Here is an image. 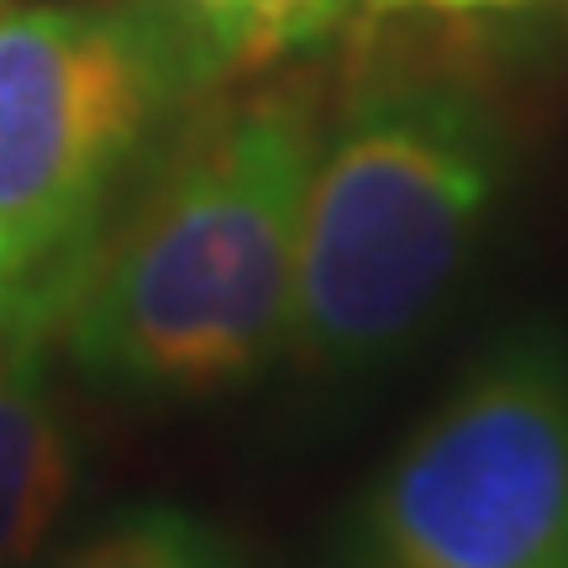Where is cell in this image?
I'll use <instances>...</instances> for the list:
<instances>
[{
    "label": "cell",
    "instance_id": "cell-1",
    "mask_svg": "<svg viewBox=\"0 0 568 568\" xmlns=\"http://www.w3.org/2000/svg\"><path fill=\"white\" fill-rule=\"evenodd\" d=\"M316 101L301 80L211 105L63 305L84 374L138 395H211L290 343Z\"/></svg>",
    "mask_w": 568,
    "mask_h": 568
},
{
    "label": "cell",
    "instance_id": "cell-2",
    "mask_svg": "<svg viewBox=\"0 0 568 568\" xmlns=\"http://www.w3.org/2000/svg\"><path fill=\"white\" fill-rule=\"evenodd\" d=\"M516 174V116L458 59L368 63L316 132L290 347L322 374L406 347L468 268Z\"/></svg>",
    "mask_w": 568,
    "mask_h": 568
},
{
    "label": "cell",
    "instance_id": "cell-3",
    "mask_svg": "<svg viewBox=\"0 0 568 568\" xmlns=\"http://www.w3.org/2000/svg\"><path fill=\"white\" fill-rule=\"evenodd\" d=\"M195 80V53L148 6L0 17V322H59L132 159Z\"/></svg>",
    "mask_w": 568,
    "mask_h": 568
},
{
    "label": "cell",
    "instance_id": "cell-4",
    "mask_svg": "<svg viewBox=\"0 0 568 568\" xmlns=\"http://www.w3.org/2000/svg\"><path fill=\"white\" fill-rule=\"evenodd\" d=\"M347 568H568V337L506 332L347 531Z\"/></svg>",
    "mask_w": 568,
    "mask_h": 568
},
{
    "label": "cell",
    "instance_id": "cell-5",
    "mask_svg": "<svg viewBox=\"0 0 568 568\" xmlns=\"http://www.w3.org/2000/svg\"><path fill=\"white\" fill-rule=\"evenodd\" d=\"M69 479L74 453L48 395L42 326L0 322V568H32Z\"/></svg>",
    "mask_w": 568,
    "mask_h": 568
},
{
    "label": "cell",
    "instance_id": "cell-6",
    "mask_svg": "<svg viewBox=\"0 0 568 568\" xmlns=\"http://www.w3.org/2000/svg\"><path fill=\"white\" fill-rule=\"evenodd\" d=\"M195 53L201 74H247L295 59L347 17L353 0H142Z\"/></svg>",
    "mask_w": 568,
    "mask_h": 568
},
{
    "label": "cell",
    "instance_id": "cell-7",
    "mask_svg": "<svg viewBox=\"0 0 568 568\" xmlns=\"http://www.w3.org/2000/svg\"><path fill=\"white\" fill-rule=\"evenodd\" d=\"M42 568H243V558L211 521L190 510L138 506L111 516Z\"/></svg>",
    "mask_w": 568,
    "mask_h": 568
},
{
    "label": "cell",
    "instance_id": "cell-8",
    "mask_svg": "<svg viewBox=\"0 0 568 568\" xmlns=\"http://www.w3.org/2000/svg\"><path fill=\"white\" fill-rule=\"evenodd\" d=\"M364 17L395 21V17H432V21H458V17H489V11H516L531 0H358Z\"/></svg>",
    "mask_w": 568,
    "mask_h": 568
}]
</instances>
